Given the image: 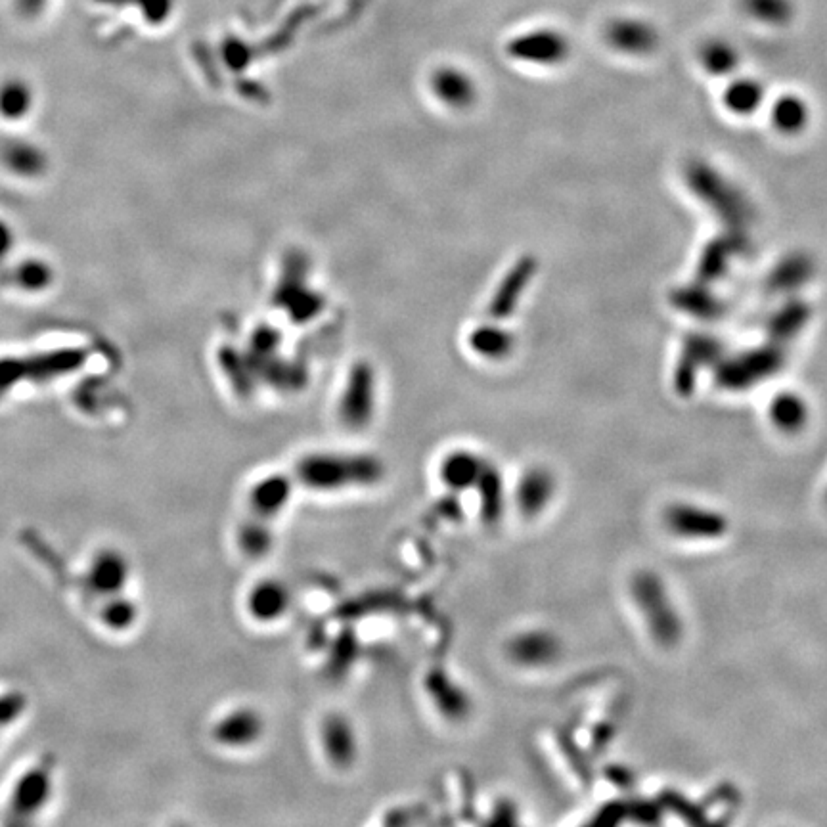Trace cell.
Returning a JSON list of instances; mask_svg holds the SVG:
<instances>
[{
  "instance_id": "cell-1",
  "label": "cell",
  "mask_w": 827,
  "mask_h": 827,
  "mask_svg": "<svg viewBox=\"0 0 827 827\" xmlns=\"http://www.w3.org/2000/svg\"><path fill=\"white\" fill-rule=\"evenodd\" d=\"M381 458L366 452L316 450L299 458L293 468L297 487L318 494L374 489L385 479Z\"/></svg>"
},
{
  "instance_id": "cell-2",
  "label": "cell",
  "mask_w": 827,
  "mask_h": 827,
  "mask_svg": "<svg viewBox=\"0 0 827 827\" xmlns=\"http://www.w3.org/2000/svg\"><path fill=\"white\" fill-rule=\"evenodd\" d=\"M630 592L651 638L663 648H674L682 640L684 623L665 582L651 571H640L632 579Z\"/></svg>"
},
{
  "instance_id": "cell-3",
  "label": "cell",
  "mask_w": 827,
  "mask_h": 827,
  "mask_svg": "<svg viewBox=\"0 0 827 827\" xmlns=\"http://www.w3.org/2000/svg\"><path fill=\"white\" fill-rule=\"evenodd\" d=\"M89 358L87 349H56L29 357L0 358V397L20 381H48L79 370Z\"/></svg>"
},
{
  "instance_id": "cell-4",
  "label": "cell",
  "mask_w": 827,
  "mask_h": 827,
  "mask_svg": "<svg viewBox=\"0 0 827 827\" xmlns=\"http://www.w3.org/2000/svg\"><path fill=\"white\" fill-rule=\"evenodd\" d=\"M217 747L232 753L255 749L267 736V718L255 705L240 703L224 709L209 728Z\"/></svg>"
},
{
  "instance_id": "cell-5",
  "label": "cell",
  "mask_w": 827,
  "mask_h": 827,
  "mask_svg": "<svg viewBox=\"0 0 827 827\" xmlns=\"http://www.w3.org/2000/svg\"><path fill=\"white\" fill-rule=\"evenodd\" d=\"M316 739L322 757L334 770H351L360 759L362 741L357 722L341 711L322 716Z\"/></svg>"
},
{
  "instance_id": "cell-6",
  "label": "cell",
  "mask_w": 827,
  "mask_h": 827,
  "mask_svg": "<svg viewBox=\"0 0 827 827\" xmlns=\"http://www.w3.org/2000/svg\"><path fill=\"white\" fill-rule=\"evenodd\" d=\"M293 607V590L280 577H263L253 582L244 596L247 617L257 625H274L288 617Z\"/></svg>"
},
{
  "instance_id": "cell-7",
  "label": "cell",
  "mask_w": 827,
  "mask_h": 827,
  "mask_svg": "<svg viewBox=\"0 0 827 827\" xmlns=\"http://www.w3.org/2000/svg\"><path fill=\"white\" fill-rule=\"evenodd\" d=\"M297 483L291 473H265L257 477L246 494L249 514L257 515L267 521H276L293 502Z\"/></svg>"
},
{
  "instance_id": "cell-8",
  "label": "cell",
  "mask_w": 827,
  "mask_h": 827,
  "mask_svg": "<svg viewBox=\"0 0 827 827\" xmlns=\"http://www.w3.org/2000/svg\"><path fill=\"white\" fill-rule=\"evenodd\" d=\"M665 523L671 533L686 540H716L730 529L726 515L695 504H672Z\"/></svg>"
},
{
  "instance_id": "cell-9",
  "label": "cell",
  "mask_w": 827,
  "mask_h": 827,
  "mask_svg": "<svg viewBox=\"0 0 827 827\" xmlns=\"http://www.w3.org/2000/svg\"><path fill=\"white\" fill-rule=\"evenodd\" d=\"M508 659L523 669H542L556 663L561 655V640L544 628L523 630L506 644Z\"/></svg>"
},
{
  "instance_id": "cell-10",
  "label": "cell",
  "mask_w": 827,
  "mask_h": 827,
  "mask_svg": "<svg viewBox=\"0 0 827 827\" xmlns=\"http://www.w3.org/2000/svg\"><path fill=\"white\" fill-rule=\"evenodd\" d=\"M605 41L613 50L625 56L642 58L659 48V31L644 18L621 16L605 25Z\"/></svg>"
},
{
  "instance_id": "cell-11",
  "label": "cell",
  "mask_w": 827,
  "mask_h": 827,
  "mask_svg": "<svg viewBox=\"0 0 827 827\" xmlns=\"http://www.w3.org/2000/svg\"><path fill=\"white\" fill-rule=\"evenodd\" d=\"M510 52L527 64L554 68L569 58L571 43L559 29H535L519 35Z\"/></svg>"
},
{
  "instance_id": "cell-12",
  "label": "cell",
  "mask_w": 827,
  "mask_h": 827,
  "mask_svg": "<svg viewBox=\"0 0 827 827\" xmlns=\"http://www.w3.org/2000/svg\"><path fill=\"white\" fill-rule=\"evenodd\" d=\"M424 692L431 707L447 720L460 722L471 715L473 703L470 693L447 669L427 672Z\"/></svg>"
},
{
  "instance_id": "cell-13",
  "label": "cell",
  "mask_w": 827,
  "mask_h": 827,
  "mask_svg": "<svg viewBox=\"0 0 827 827\" xmlns=\"http://www.w3.org/2000/svg\"><path fill=\"white\" fill-rule=\"evenodd\" d=\"M489 460L471 448H452L441 456L437 464V479L450 494H462L475 489Z\"/></svg>"
},
{
  "instance_id": "cell-14",
  "label": "cell",
  "mask_w": 827,
  "mask_h": 827,
  "mask_svg": "<svg viewBox=\"0 0 827 827\" xmlns=\"http://www.w3.org/2000/svg\"><path fill=\"white\" fill-rule=\"evenodd\" d=\"M556 494V477L552 471L533 466L519 475L514 489V504L517 512L533 519L542 514Z\"/></svg>"
},
{
  "instance_id": "cell-15",
  "label": "cell",
  "mask_w": 827,
  "mask_h": 827,
  "mask_svg": "<svg viewBox=\"0 0 827 827\" xmlns=\"http://www.w3.org/2000/svg\"><path fill=\"white\" fill-rule=\"evenodd\" d=\"M276 546L274 521L261 519L257 515H247L236 529V548L247 559L259 561L269 558Z\"/></svg>"
},
{
  "instance_id": "cell-16",
  "label": "cell",
  "mask_w": 827,
  "mask_h": 827,
  "mask_svg": "<svg viewBox=\"0 0 827 827\" xmlns=\"http://www.w3.org/2000/svg\"><path fill=\"white\" fill-rule=\"evenodd\" d=\"M0 161L4 167L23 179L41 177L48 167V157L41 148L27 140H6L0 146Z\"/></svg>"
},
{
  "instance_id": "cell-17",
  "label": "cell",
  "mask_w": 827,
  "mask_h": 827,
  "mask_svg": "<svg viewBox=\"0 0 827 827\" xmlns=\"http://www.w3.org/2000/svg\"><path fill=\"white\" fill-rule=\"evenodd\" d=\"M473 492L479 498V514L487 525H496L506 508V485L500 470L489 462L481 473Z\"/></svg>"
},
{
  "instance_id": "cell-18",
  "label": "cell",
  "mask_w": 827,
  "mask_h": 827,
  "mask_svg": "<svg viewBox=\"0 0 827 827\" xmlns=\"http://www.w3.org/2000/svg\"><path fill=\"white\" fill-rule=\"evenodd\" d=\"M808 404L797 393H780L770 403V422L776 425L778 431L795 435L808 424Z\"/></svg>"
},
{
  "instance_id": "cell-19",
  "label": "cell",
  "mask_w": 827,
  "mask_h": 827,
  "mask_svg": "<svg viewBox=\"0 0 827 827\" xmlns=\"http://www.w3.org/2000/svg\"><path fill=\"white\" fill-rule=\"evenodd\" d=\"M764 87L753 77H734L724 90V106L736 115H753L764 104Z\"/></svg>"
},
{
  "instance_id": "cell-20",
  "label": "cell",
  "mask_w": 827,
  "mask_h": 827,
  "mask_svg": "<svg viewBox=\"0 0 827 827\" xmlns=\"http://www.w3.org/2000/svg\"><path fill=\"white\" fill-rule=\"evenodd\" d=\"M772 125L782 135H799L808 127V104L797 94H783L772 104Z\"/></svg>"
},
{
  "instance_id": "cell-21",
  "label": "cell",
  "mask_w": 827,
  "mask_h": 827,
  "mask_svg": "<svg viewBox=\"0 0 827 827\" xmlns=\"http://www.w3.org/2000/svg\"><path fill=\"white\" fill-rule=\"evenodd\" d=\"M699 64L711 75L728 77L739 68V50L726 39H709L699 48Z\"/></svg>"
},
{
  "instance_id": "cell-22",
  "label": "cell",
  "mask_w": 827,
  "mask_h": 827,
  "mask_svg": "<svg viewBox=\"0 0 827 827\" xmlns=\"http://www.w3.org/2000/svg\"><path fill=\"white\" fill-rule=\"evenodd\" d=\"M741 8L753 22L783 27L795 20V0H741Z\"/></svg>"
},
{
  "instance_id": "cell-23",
  "label": "cell",
  "mask_w": 827,
  "mask_h": 827,
  "mask_svg": "<svg viewBox=\"0 0 827 827\" xmlns=\"http://www.w3.org/2000/svg\"><path fill=\"white\" fill-rule=\"evenodd\" d=\"M33 92L22 79H8L0 85V115L18 121L31 112Z\"/></svg>"
},
{
  "instance_id": "cell-24",
  "label": "cell",
  "mask_w": 827,
  "mask_h": 827,
  "mask_svg": "<svg viewBox=\"0 0 827 827\" xmlns=\"http://www.w3.org/2000/svg\"><path fill=\"white\" fill-rule=\"evenodd\" d=\"M52 267L41 259H25L12 270V282L25 291H43L52 284Z\"/></svg>"
},
{
  "instance_id": "cell-25",
  "label": "cell",
  "mask_w": 827,
  "mask_h": 827,
  "mask_svg": "<svg viewBox=\"0 0 827 827\" xmlns=\"http://www.w3.org/2000/svg\"><path fill=\"white\" fill-rule=\"evenodd\" d=\"M661 803H663V806L674 810L672 814L684 818V820L690 822V824H701V822H705L703 812H701L699 808H695V805H692L690 801H686V799H684L682 795H678V793H665V795L661 797Z\"/></svg>"
},
{
  "instance_id": "cell-26",
  "label": "cell",
  "mask_w": 827,
  "mask_h": 827,
  "mask_svg": "<svg viewBox=\"0 0 827 827\" xmlns=\"http://www.w3.org/2000/svg\"><path fill=\"white\" fill-rule=\"evenodd\" d=\"M626 820L638 824H655L661 818V808L649 801H628L625 803Z\"/></svg>"
},
{
  "instance_id": "cell-27",
  "label": "cell",
  "mask_w": 827,
  "mask_h": 827,
  "mask_svg": "<svg viewBox=\"0 0 827 827\" xmlns=\"http://www.w3.org/2000/svg\"><path fill=\"white\" fill-rule=\"evenodd\" d=\"M561 749H563V753H565V757H569L571 760V764H573V770L577 772V776L581 778L582 782H590V778H592V772H590V764H588V760L584 755H575V747H577V743L573 741V739L569 738V734H561Z\"/></svg>"
},
{
  "instance_id": "cell-28",
  "label": "cell",
  "mask_w": 827,
  "mask_h": 827,
  "mask_svg": "<svg viewBox=\"0 0 827 827\" xmlns=\"http://www.w3.org/2000/svg\"><path fill=\"white\" fill-rule=\"evenodd\" d=\"M135 619V605L127 600H117L108 611V623L115 628H127L135 623Z\"/></svg>"
},
{
  "instance_id": "cell-29",
  "label": "cell",
  "mask_w": 827,
  "mask_h": 827,
  "mask_svg": "<svg viewBox=\"0 0 827 827\" xmlns=\"http://www.w3.org/2000/svg\"><path fill=\"white\" fill-rule=\"evenodd\" d=\"M625 803H611L600 810V814L594 818V824L598 826H619L625 822Z\"/></svg>"
},
{
  "instance_id": "cell-30",
  "label": "cell",
  "mask_w": 827,
  "mask_h": 827,
  "mask_svg": "<svg viewBox=\"0 0 827 827\" xmlns=\"http://www.w3.org/2000/svg\"><path fill=\"white\" fill-rule=\"evenodd\" d=\"M96 2H102V4H127V2H140L142 4V8H144V12H146V16L150 18V20H154L157 22V18L163 14V2L161 0H96Z\"/></svg>"
},
{
  "instance_id": "cell-31",
  "label": "cell",
  "mask_w": 827,
  "mask_h": 827,
  "mask_svg": "<svg viewBox=\"0 0 827 827\" xmlns=\"http://www.w3.org/2000/svg\"><path fill=\"white\" fill-rule=\"evenodd\" d=\"M46 4H48V0H16V10L22 18L33 20V18L41 16Z\"/></svg>"
},
{
  "instance_id": "cell-32",
  "label": "cell",
  "mask_w": 827,
  "mask_h": 827,
  "mask_svg": "<svg viewBox=\"0 0 827 827\" xmlns=\"http://www.w3.org/2000/svg\"><path fill=\"white\" fill-rule=\"evenodd\" d=\"M12 246H14L12 228L4 223V221H0V261L10 253Z\"/></svg>"
}]
</instances>
